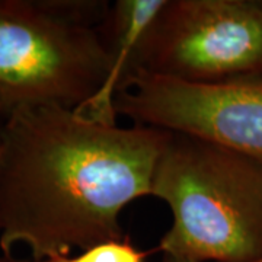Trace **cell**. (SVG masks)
<instances>
[{"mask_svg":"<svg viewBox=\"0 0 262 262\" xmlns=\"http://www.w3.org/2000/svg\"><path fill=\"white\" fill-rule=\"evenodd\" d=\"M169 133L34 106L0 124V249L44 262L125 237L122 208L150 195Z\"/></svg>","mask_w":262,"mask_h":262,"instance_id":"obj_1","label":"cell"},{"mask_svg":"<svg viewBox=\"0 0 262 262\" xmlns=\"http://www.w3.org/2000/svg\"><path fill=\"white\" fill-rule=\"evenodd\" d=\"M150 195L168 203L173 215L156 248L163 255L195 262L262 259V160L169 133Z\"/></svg>","mask_w":262,"mask_h":262,"instance_id":"obj_2","label":"cell"},{"mask_svg":"<svg viewBox=\"0 0 262 262\" xmlns=\"http://www.w3.org/2000/svg\"><path fill=\"white\" fill-rule=\"evenodd\" d=\"M108 3L0 0V124L34 106L77 110L105 83Z\"/></svg>","mask_w":262,"mask_h":262,"instance_id":"obj_3","label":"cell"},{"mask_svg":"<svg viewBox=\"0 0 262 262\" xmlns=\"http://www.w3.org/2000/svg\"><path fill=\"white\" fill-rule=\"evenodd\" d=\"M139 69L185 82L262 76V0H166Z\"/></svg>","mask_w":262,"mask_h":262,"instance_id":"obj_4","label":"cell"},{"mask_svg":"<svg viewBox=\"0 0 262 262\" xmlns=\"http://www.w3.org/2000/svg\"><path fill=\"white\" fill-rule=\"evenodd\" d=\"M114 110L134 124L262 160V76L185 82L139 69L118 91Z\"/></svg>","mask_w":262,"mask_h":262,"instance_id":"obj_5","label":"cell"},{"mask_svg":"<svg viewBox=\"0 0 262 262\" xmlns=\"http://www.w3.org/2000/svg\"><path fill=\"white\" fill-rule=\"evenodd\" d=\"M166 0H118L110 5L102 35L111 57L105 83L94 98L76 111L95 121L117 124L114 101L125 80L139 69L141 44Z\"/></svg>","mask_w":262,"mask_h":262,"instance_id":"obj_6","label":"cell"},{"mask_svg":"<svg viewBox=\"0 0 262 262\" xmlns=\"http://www.w3.org/2000/svg\"><path fill=\"white\" fill-rule=\"evenodd\" d=\"M151 251L137 249L128 236L121 241H110L84 249L79 255H58L44 262H144Z\"/></svg>","mask_w":262,"mask_h":262,"instance_id":"obj_7","label":"cell"},{"mask_svg":"<svg viewBox=\"0 0 262 262\" xmlns=\"http://www.w3.org/2000/svg\"><path fill=\"white\" fill-rule=\"evenodd\" d=\"M0 262H35L34 259H27V258H16L13 255H6L0 253Z\"/></svg>","mask_w":262,"mask_h":262,"instance_id":"obj_8","label":"cell"},{"mask_svg":"<svg viewBox=\"0 0 262 262\" xmlns=\"http://www.w3.org/2000/svg\"><path fill=\"white\" fill-rule=\"evenodd\" d=\"M162 262H195L188 258H182V256H175V255H163Z\"/></svg>","mask_w":262,"mask_h":262,"instance_id":"obj_9","label":"cell"},{"mask_svg":"<svg viewBox=\"0 0 262 262\" xmlns=\"http://www.w3.org/2000/svg\"><path fill=\"white\" fill-rule=\"evenodd\" d=\"M256 262H262V259H259V261H256Z\"/></svg>","mask_w":262,"mask_h":262,"instance_id":"obj_10","label":"cell"}]
</instances>
